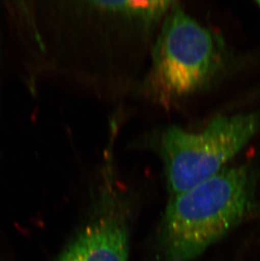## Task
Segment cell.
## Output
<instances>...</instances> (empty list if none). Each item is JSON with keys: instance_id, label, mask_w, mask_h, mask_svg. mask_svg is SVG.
<instances>
[{"instance_id": "6da1fadb", "label": "cell", "mask_w": 260, "mask_h": 261, "mask_svg": "<svg viewBox=\"0 0 260 261\" xmlns=\"http://www.w3.org/2000/svg\"><path fill=\"white\" fill-rule=\"evenodd\" d=\"M253 192L252 172L235 167L171 196L161 232L165 261H190L199 256L249 215Z\"/></svg>"}, {"instance_id": "7a4b0ae2", "label": "cell", "mask_w": 260, "mask_h": 261, "mask_svg": "<svg viewBox=\"0 0 260 261\" xmlns=\"http://www.w3.org/2000/svg\"><path fill=\"white\" fill-rule=\"evenodd\" d=\"M143 83L148 97L163 107L206 87L221 69V42L175 1L160 25Z\"/></svg>"}, {"instance_id": "3957f363", "label": "cell", "mask_w": 260, "mask_h": 261, "mask_svg": "<svg viewBox=\"0 0 260 261\" xmlns=\"http://www.w3.org/2000/svg\"><path fill=\"white\" fill-rule=\"evenodd\" d=\"M260 128L258 113L220 116L205 128L189 131L170 125L157 136L170 195L195 187L225 168Z\"/></svg>"}, {"instance_id": "277c9868", "label": "cell", "mask_w": 260, "mask_h": 261, "mask_svg": "<svg viewBox=\"0 0 260 261\" xmlns=\"http://www.w3.org/2000/svg\"><path fill=\"white\" fill-rule=\"evenodd\" d=\"M112 163V158H108L101 211L79 232L57 261H128V227L118 204V195L113 190Z\"/></svg>"}]
</instances>
